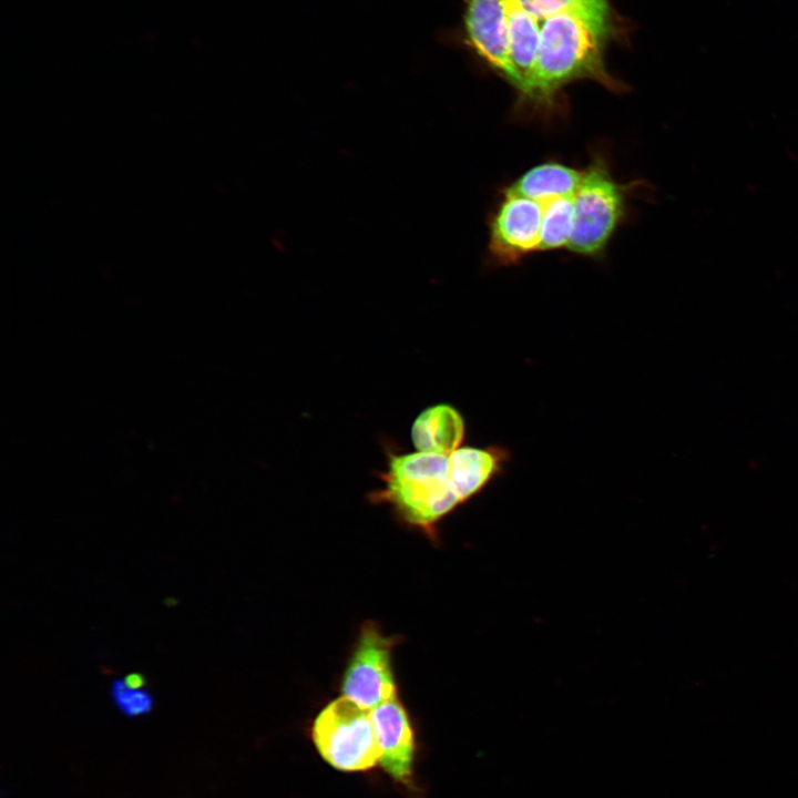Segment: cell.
<instances>
[{"label":"cell","mask_w":798,"mask_h":798,"mask_svg":"<svg viewBox=\"0 0 798 798\" xmlns=\"http://www.w3.org/2000/svg\"><path fill=\"white\" fill-rule=\"evenodd\" d=\"M623 25L608 2L572 9L541 22L532 79L523 100L550 108L564 85L592 80L612 92L626 86L607 71L606 45Z\"/></svg>","instance_id":"6da1fadb"},{"label":"cell","mask_w":798,"mask_h":798,"mask_svg":"<svg viewBox=\"0 0 798 798\" xmlns=\"http://www.w3.org/2000/svg\"><path fill=\"white\" fill-rule=\"evenodd\" d=\"M382 447V485L368 498L390 505L402 522L434 534V525L462 504L450 475V454L403 452L390 440Z\"/></svg>","instance_id":"7a4b0ae2"},{"label":"cell","mask_w":798,"mask_h":798,"mask_svg":"<svg viewBox=\"0 0 798 798\" xmlns=\"http://www.w3.org/2000/svg\"><path fill=\"white\" fill-rule=\"evenodd\" d=\"M311 735L321 757L339 770H367L381 759L371 710L345 696L319 713Z\"/></svg>","instance_id":"3957f363"},{"label":"cell","mask_w":798,"mask_h":798,"mask_svg":"<svg viewBox=\"0 0 798 798\" xmlns=\"http://www.w3.org/2000/svg\"><path fill=\"white\" fill-rule=\"evenodd\" d=\"M625 205L624 187L602 158H594L574 194V226L567 248L579 255L600 256L620 225Z\"/></svg>","instance_id":"277c9868"},{"label":"cell","mask_w":798,"mask_h":798,"mask_svg":"<svg viewBox=\"0 0 798 798\" xmlns=\"http://www.w3.org/2000/svg\"><path fill=\"white\" fill-rule=\"evenodd\" d=\"M395 643L375 623L362 626L342 678V696L371 710L397 694L391 669Z\"/></svg>","instance_id":"5b68a950"},{"label":"cell","mask_w":798,"mask_h":798,"mask_svg":"<svg viewBox=\"0 0 798 798\" xmlns=\"http://www.w3.org/2000/svg\"><path fill=\"white\" fill-rule=\"evenodd\" d=\"M462 25L466 43L519 92L521 82L510 55L507 0H464Z\"/></svg>","instance_id":"8992f818"},{"label":"cell","mask_w":798,"mask_h":798,"mask_svg":"<svg viewBox=\"0 0 798 798\" xmlns=\"http://www.w3.org/2000/svg\"><path fill=\"white\" fill-rule=\"evenodd\" d=\"M543 204L504 191L490 223V250L501 264H514L538 250Z\"/></svg>","instance_id":"52a82bcc"},{"label":"cell","mask_w":798,"mask_h":798,"mask_svg":"<svg viewBox=\"0 0 798 798\" xmlns=\"http://www.w3.org/2000/svg\"><path fill=\"white\" fill-rule=\"evenodd\" d=\"M382 755L380 765L393 779L407 782L415 755L413 732L397 694L371 709Z\"/></svg>","instance_id":"ba28073f"},{"label":"cell","mask_w":798,"mask_h":798,"mask_svg":"<svg viewBox=\"0 0 798 798\" xmlns=\"http://www.w3.org/2000/svg\"><path fill=\"white\" fill-rule=\"evenodd\" d=\"M509 451L500 446H464L449 456L450 475L464 503L481 492L504 469Z\"/></svg>","instance_id":"9c48e42d"},{"label":"cell","mask_w":798,"mask_h":798,"mask_svg":"<svg viewBox=\"0 0 798 798\" xmlns=\"http://www.w3.org/2000/svg\"><path fill=\"white\" fill-rule=\"evenodd\" d=\"M466 420L449 403H437L423 409L411 426L413 447L420 452L451 454L466 439Z\"/></svg>","instance_id":"30bf717a"},{"label":"cell","mask_w":798,"mask_h":798,"mask_svg":"<svg viewBox=\"0 0 798 798\" xmlns=\"http://www.w3.org/2000/svg\"><path fill=\"white\" fill-rule=\"evenodd\" d=\"M583 178V172L557 162L536 165L521 175L505 191L541 204L573 196Z\"/></svg>","instance_id":"8fae6325"},{"label":"cell","mask_w":798,"mask_h":798,"mask_svg":"<svg viewBox=\"0 0 798 798\" xmlns=\"http://www.w3.org/2000/svg\"><path fill=\"white\" fill-rule=\"evenodd\" d=\"M574 226V195L543 204L540 244L538 250L567 247Z\"/></svg>","instance_id":"7c38bea8"},{"label":"cell","mask_w":798,"mask_h":798,"mask_svg":"<svg viewBox=\"0 0 798 798\" xmlns=\"http://www.w3.org/2000/svg\"><path fill=\"white\" fill-rule=\"evenodd\" d=\"M111 695L117 708L126 716L146 714L153 706V698L150 693L142 689L129 688L123 679L112 682Z\"/></svg>","instance_id":"4fadbf2b"},{"label":"cell","mask_w":798,"mask_h":798,"mask_svg":"<svg viewBox=\"0 0 798 798\" xmlns=\"http://www.w3.org/2000/svg\"><path fill=\"white\" fill-rule=\"evenodd\" d=\"M539 23L548 18L576 8L608 2L607 0H514Z\"/></svg>","instance_id":"5bb4252c"},{"label":"cell","mask_w":798,"mask_h":798,"mask_svg":"<svg viewBox=\"0 0 798 798\" xmlns=\"http://www.w3.org/2000/svg\"><path fill=\"white\" fill-rule=\"evenodd\" d=\"M123 681L125 685L132 689H141L144 684V678L139 673H131L125 678H123Z\"/></svg>","instance_id":"9a60e30c"}]
</instances>
